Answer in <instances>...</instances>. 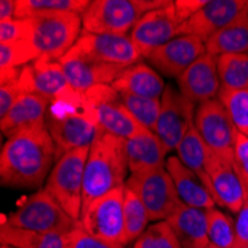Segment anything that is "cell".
I'll use <instances>...</instances> for the list:
<instances>
[{
    "label": "cell",
    "instance_id": "19",
    "mask_svg": "<svg viewBox=\"0 0 248 248\" xmlns=\"http://www.w3.org/2000/svg\"><path fill=\"white\" fill-rule=\"evenodd\" d=\"M248 9V0H208L207 5L180 27V34L196 36L207 42Z\"/></svg>",
    "mask_w": 248,
    "mask_h": 248
},
{
    "label": "cell",
    "instance_id": "10",
    "mask_svg": "<svg viewBox=\"0 0 248 248\" xmlns=\"http://www.w3.org/2000/svg\"><path fill=\"white\" fill-rule=\"evenodd\" d=\"M88 107L103 132L128 140L143 126L132 118L111 85H100L83 94Z\"/></svg>",
    "mask_w": 248,
    "mask_h": 248
},
{
    "label": "cell",
    "instance_id": "22",
    "mask_svg": "<svg viewBox=\"0 0 248 248\" xmlns=\"http://www.w3.org/2000/svg\"><path fill=\"white\" fill-rule=\"evenodd\" d=\"M165 167L172 178L177 193L185 205L199 210H211L217 207L211 193L202 185L198 175L190 171L177 156H170Z\"/></svg>",
    "mask_w": 248,
    "mask_h": 248
},
{
    "label": "cell",
    "instance_id": "1",
    "mask_svg": "<svg viewBox=\"0 0 248 248\" xmlns=\"http://www.w3.org/2000/svg\"><path fill=\"white\" fill-rule=\"evenodd\" d=\"M60 156L46 125L15 132L0 152L2 185L15 189L40 187Z\"/></svg>",
    "mask_w": 248,
    "mask_h": 248
},
{
    "label": "cell",
    "instance_id": "41",
    "mask_svg": "<svg viewBox=\"0 0 248 248\" xmlns=\"http://www.w3.org/2000/svg\"><path fill=\"white\" fill-rule=\"evenodd\" d=\"M232 248H248V199L235 218V242Z\"/></svg>",
    "mask_w": 248,
    "mask_h": 248
},
{
    "label": "cell",
    "instance_id": "40",
    "mask_svg": "<svg viewBox=\"0 0 248 248\" xmlns=\"http://www.w3.org/2000/svg\"><path fill=\"white\" fill-rule=\"evenodd\" d=\"M67 248H119V247L110 245L104 241H100L91 235H88L85 231H82L78 226L69 236Z\"/></svg>",
    "mask_w": 248,
    "mask_h": 248
},
{
    "label": "cell",
    "instance_id": "15",
    "mask_svg": "<svg viewBox=\"0 0 248 248\" xmlns=\"http://www.w3.org/2000/svg\"><path fill=\"white\" fill-rule=\"evenodd\" d=\"M73 49L97 61L116 65L121 69H128V67L140 62L143 58L131 37L119 34L82 33Z\"/></svg>",
    "mask_w": 248,
    "mask_h": 248
},
{
    "label": "cell",
    "instance_id": "45",
    "mask_svg": "<svg viewBox=\"0 0 248 248\" xmlns=\"http://www.w3.org/2000/svg\"><path fill=\"white\" fill-rule=\"evenodd\" d=\"M208 248H220V247H216V245H211V244H210V247H208Z\"/></svg>",
    "mask_w": 248,
    "mask_h": 248
},
{
    "label": "cell",
    "instance_id": "32",
    "mask_svg": "<svg viewBox=\"0 0 248 248\" xmlns=\"http://www.w3.org/2000/svg\"><path fill=\"white\" fill-rule=\"evenodd\" d=\"M40 55L31 40L0 43V70H21Z\"/></svg>",
    "mask_w": 248,
    "mask_h": 248
},
{
    "label": "cell",
    "instance_id": "14",
    "mask_svg": "<svg viewBox=\"0 0 248 248\" xmlns=\"http://www.w3.org/2000/svg\"><path fill=\"white\" fill-rule=\"evenodd\" d=\"M18 83L24 93L37 94L49 100V103L76 93L67 80L61 62L48 58H39L22 67Z\"/></svg>",
    "mask_w": 248,
    "mask_h": 248
},
{
    "label": "cell",
    "instance_id": "30",
    "mask_svg": "<svg viewBox=\"0 0 248 248\" xmlns=\"http://www.w3.org/2000/svg\"><path fill=\"white\" fill-rule=\"evenodd\" d=\"M89 0H16V19H30L39 14L75 12L83 15Z\"/></svg>",
    "mask_w": 248,
    "mask_h": 248
},
{
    "label": "cell",
    "instance_id": "17",
    "mask_svg": "<svg viewBox=\"0 0 248 248\" xmlns=\"http://www.w3.org/2000/svg\"><path fill=\"white\" fill-rule=\"evenodd\" d=\"M205 168L211 182V196L217 207H223L232 214H238L248 196L233 170L232 161L224 159L207 147Z\"/></svg>",
    "mask_w": 248,
    "mask_h": 248
},
{
    "label": "cell",
    "instance_id": "5",
    "mask_svg": "<svg viewBox=\"0 0 248 248\" xmlns=\"http://www.w3.org/2000/svg\"><path fill=\"white\" fill-rule=\"evenodd\" d=\"M2 220L14 228L40 233L70 235L79 226L45 187L19 202L16 210Z\"/></svg>",
    "mask_w": 248,
    "mask_h": 248
},
{
    "label": "cell",
    "instance_id": "23",
    "mask_svg": "<svg viewBox=\"0 0 248 248\" xmlns=\"http://www.w3.org/2000/svg\"><path fill=\"white\" fill-rule=\"evenodd\" d=\"M49 104V100L37 94H22L9 113L3 119H0L2 132L11 137L22 129L46 125Z\"/></svg>",
    "mask_w": 248,
    "mask_h": 248
},
{
    "label": "cell",
    "instance_id": "24",
    "mask_svg": "<svg viewBox=\"0 0 248 248\" xmlns=\"http://www.w3.org/2000/svg\"><path fill=\"white\" fill-rule=\"evenodd\" d=\"M167 221L177 235L182 248L210 247L207 210H199L183 204Z\"/></svg>",
    "mask_w": 248,
    "mask_h": 248
},
{
    "label": "cell",
    "instance_id": "18",
    "mask_svg": "<svg viewBox=\"0 0 248 248\" xmlns=\"http://www.w3.org/2000/svg\"><path fill=\"white\" fill-rule=\"evenodd\" d=\"M60 62L70 86L79 94H85L100 85H111L125 70L116 65L97 61L75 49H72Z\"/></svg>",
    "mask_w": 248,
    "mask_h": 248
},
{
    "label": "cell",
    "instance_id": "12",
    "mask_svg": "<svg viewBox=\"0 0 248 248\" xmlns=\"http://www.w3.org/2000/svg\"><path fill=\"white\" fill-rule=\"evenodd\" d=\"M193 125L202 141L211 152L228 161H233L236 128L218 98L202 103L196 107Z\"/></svg>",
    "mask_w": 248,
    "mask_h": 248
},
{
    "label": "cell",
    "instance_id": "31",
    "mask_svg": "<svg viewBox=\"0 0 248 248\" xmlns=\"http://www.w3.org/2000/svg\"><path fill=\"white\" fill-rule=\"evenodd\" d=\"M149 214L141 202V199L135 195L129 187L125 186L124 195V221H125V235L126 244L135 242L147 229Z\"/></svg>",
    "mask_w": 248,
    "mask_h": 248
},
{
    "label": "cell",
    "instance_id": "42",
    "mask_svg": "<svg viewBox=\"0 0 248 248\" xmlns=\"http://www.w3.org/2000/svg\"><path fill=\"white\" fill-rule=\"evenodd\" d=\"M208 0H175L174 2V8H175V14L178 21L183 22L187 21L190 16H193L198 11H201L207 5Z\"/></svg>",
    "mask_w": 248,
    "mask_h": 248
},
{
    "label": "cell",
    "instance_id": "28",
    "mask_svg": "<svg viewBox=\"0 0 248 248\" xmlns=\"http://www.w3.org/2000/svg\"><path fill=\"white\" fill-rule=\"evenodd\" d=\"M175 152H177L178 159L198 175L202 185H204L208 189V192L211 193V182H210V177H208V172L205 168L207 146L204 141H202L195 125L185 134L183 140L180 141Z\"/></svg>",
    "mask_w": 248,
    "mask_h": 248
},
{
    "label": "cell",
    "instance_id": "26",
    "mask_svg": "<svg viewBox=\"0 0 248 248\" xmlns=\"http://www.w3.org/2000/svg\"><path fill=\"white\" fill-rule=\"evenodd\" d=\"M207 54L213 57L248 54V9L231 24L218 30L205 42Z\"/></svg>",
    "mask_w": 248,
    "mask_h": 248
},
{
    "label": "cell",
    "instance_id": "43",
    "mask_svg": "<svg viewBox=\"0 0 248 248\" xmlns=\"http://www.w3.org/2000/svg\"><path fill=\"white\" fill-rule=\"evenodd\" d=\"M16 19V0H2L0 2V22Z\"/></svg>",
    "mask_w": 248,
    "mask_h": 248
},
{
    "label": "cell",
    "instance_id": "7",
    "mask_svg": "<svg viewBox=\"0 0 248 248\" xmlns=\"http://www.w3.org/2000/svg\"><path fill=\"white\" fill-rule=\"evenodd\" d=\"M88 153L89 147H82L61 155L45 183V189L78 223L82 214L83 177Z\"/></svg>",
    "mask_w": 248,
    "mask_h": 248
},
{
    "label": "cell",
    "instance_id": "13",
    "mask_svg": "<svg viewBox=\"0 0 248 248\" xmlns=\"http://www.w3.org/2000/svg\"><path fill=\"white\" fill-rule=\"evenodd\" d=\"M182 22L178 21L174 2L147 12L129 33L143 58H147L155 49L180 36Z\"/></svg>",
    "mask_w": 248,
    "mask_h": 248
},
{
    "label": "cell",
    "instance_id": "35",
    "mask_svg": "<svg viewBox=\"0 0 248 248\" xmlns=\"http://www.w3.org/2000/svg\"><path fill=\"white\" fill-rule=\"evenodd\" d=\"M218 100L228 110L236 131L248 137V89L232 91V89L221 88Z\"/></svg>",
    "mask_w": 248,
    "mask_h": 248
},
{
    "label": "cell",
    "instance_id": "29",
    "mask_svg": "<svg viewBox=\"0 0 248 248\" xmlns=\"http://www.w3.org/2000/svg\"><path fill=\"white\" fill-rule=\"evenodd\" d=\"M217 72L223 89H248V54H229L217 57Z\"/></svg>",
    "mask_w": 248,
    "mask_h": 248
},
{
    "label": "cell",
    "instance_id": "38",
    "mask_svg": "<svg viewBox=\"0 0 248 248\" xmlns=\"http://www.w3.org/2000/svg\"><path fill=\"white\" fill-rule=\"evenodd\" d=\"M233 170L238 174L241 183L248 196V137L244 134H235V147H233Z\"/></svg>",
    "mask_w": 248,
    "mask_h": 248
},
{
    "label": "cell",
    "instance_id": "2",
    "mask_svg": "<svg viewBox=\"0 0 248 248\" xmlns=\"http://www.w3.org/2000/svg\"><path fill=\"white\" fill-rule=\"evenodd\" d=\"M128 171L125 141L101 132L89 147L83 177L82 210L108 192L125 186Z\"/></svg>",
    "mask_w": 248,
    "mask_h": 248
},
{
    "label": "cell",
    "instance_id": "8",
    "mask_svg": "<svg viewBox=\"0 0 248 248\" xmlns=\"http://www.w3.org/2000/svg\"><path fill=\"white\" fill-rule=\"evenodd\" d=\"M125 186L108 192L82 210L79 228L100 241L119 248H126L124 221Z\"/></svg>",
    "mask_w": 248,
    "mask_h": 248
},
{
    "label": "cell",
    "instance_id": "3",
    "mask_svg": "<svg viewBox=\"0 0 248 248\" xmlns=\"http://www.w3.org/2000/svg\"><path fill=\"white\" fill-rule=\"evenodd\" d=\"M46 128L60 155L82 147H91L103 132L83 94L79 93H73L49 104Z\"/></svg>",
    "mask_w": 248,
    "mask_h": 248
},
{
    "label": "cell",
    "instance_id": "6",
    "mask_svg": "<svg viewBox=\"0 0 248 248\" xmlns=\"http://www.w3.org/2000/svg\"><path fill=\"white\" fill-rule=\"evenodd\" d=\"M33 43L40 58L61 61L83 33L82 15L75 12H48L30 18Z\"/></svg>",
    "mask_w": 248,
    "mask_h": 248
},
{
    "label": "cell",
    "instance_id": "20",
    "mask_svg": "<svg viewBox=\"0 0 248 248\" xmlns=\"http://www.w3.org/2000/svg\"><path fill=\"white\" fill-rule=\"evenodd\" d=\"M177 83L178 91L196 106L218 98L221 85L217 72V57L204 54L177 79Z\"/></svg>",
    "mask_w": 248,
    "mask_h": 248
},
{
    "label": "cell",
    "instance_id": "9",
    "mask_svg": "<svg viewBox=\"0 0 248 248\" xmlns=\"http://www.w3.org/2000/svg\"><path fill=\"white\" fill-rule=\"evenodd\" d=\"M125 186L141 199L149 218L155 223L168 220L183 205L167 167L129 174Z\"/></svg>",
    "mask_w": 248,
    "mask_h": 248
},
{
    "label": "cell",
    "instance_id": "25",
    "mask_svg": "<svg viewBox=\"0 0 248 248\" xmlns=\"http://www.w3.org/2000/svg\"><path fill=\"white\" fill-rule=\"evenodd\" d=\"M165 83L153 67L137 62L128 69H125L116 80L111 83V88L116 93H128L144 98H155L161 100L165 91Z\"/></svg>",
    "mask_w": 248,
    "mask_h": 248
},
{
    "label": "cell",
    "instance_id": "44",
    "mask_svg": "<svg viewBox=\"0 0 248 248\" xmlns=\"http://www.w3.org/2000/svg\"><path fill=\"white\" fill-rule=\"evenodd\" d=\"M0 248H15V247H12V245H3L2 244V247H0Z\"/></svg>",
    "mask_w": 248,
    "mask_h": 248
},
{
    "label": "cell",
    "instance_id": "21",
    "mask_svg": "<svg viewBox=\"0 0 248 248\" xmlns=\"http://www.w3.org/2000/svg\"><path fill=\"white\" fill-rule=\"evenodd\" d=\"M125 141L129 174H140L167 165L165 149L159 137L150 129L141 128Z\"/></svg>",
    "mask_w": 248,
    "mask_h": 248
},
{
    "label": "cell",
    "instance_id": "37",
    "mask_svg": "<svg viewBox=\"0 0 248 248\" xmlns=\"http://www.w3.org/2000/svg\"><path fill=\"white\" fill-rule=\"evenodd\" d=\"M21 40L33 42V27L30 19H11L0 22V43Z\"/></svg>",
    "mask_w": 248,
    "mask_h": 248
},
{
    "label": "cell",
    "instance_id": "39",
    "mask_svg": "<svg viewBox=\"0 0 248 248\" xmlns=\"http://www.w3.org/2000/svg\"><path fill=\"white\" fill-rule=\"evenodd\" d=\"M22 94L26 93L22 91L18 80L0 85V119H3L9 113L11 108L15 106V103L19 100Z\"/></svg>",
    "mask_w": 248,
    "mask_h": 248
},
{
    "label": "cell",
    "instance_id": "4",
    "mask_svg": "<svg viewBox=\"0 0 248 248\" xmlns=\"http://www.w3.org/2000/svg\"><path fill=\"white\" fill-rule=\"evenodd\" d=\"M170 0H94L82 15L83 33L129 36L135 24L150 11Z\"/></svg>",
    "mask_w": 248,
    "mask_h": 248
},
{
    "label": "cell",
    "instance_id": "33",
    "mask_svg": "<svg viewBox=\"0 0 248 248\" xmlns=\"http://www.w3.org/2000/svg\"><path fill=\"white\" fill-rule=\"evenodd\" d=\"M119 97L132 118L143 128L155 132V126L161 113V100L144 98L128 93H119Z\"/></svg>",
    "mask_w": 248,
    "mask_h": 248
},
{
    "label": "cell",
    "instance_id": "27",
    "mask_svg": "<svg viewBox=\"0 0 248 248\" xmlns=\"http://www.w3.org/2000/svg\"><path fill=\"white\" fill-rule=\"evenodd\" d=\"M70 235L40 233L27 229L14 228L2 220L0 226V241L3 245L15 248H67Z\"/></svg>",
    "mask_w": 248,
    "mask_h": 248
},
{
    "label": "cell",
    "instance_id": "16",
    "mask_svg": "<svg viewBox=\"0 0 248 248\" xmlns=\"http://www.w3.org/2000/svg\"><path fill=\"white\" fill-rule=\"evenodd\" d=\"M204 54H207L204 40L190 34H180L155 49L147 60L159 75L178 79Z\"/></svg>",
    "mask_w": 248,
    "mask_h": 248
},
{
    "label": "cell",
    "instance_id": "11",
    "mask_svg": "<svg viewBox=\"0 0 248 248\" xmlns=\"http://www.w3.org/2000/svg\"><path fill=\"white\" fill-rule=\"evenodd\" d=\"M196 107V104L187 100L172 85L165 86L155 134L162 141L167 153L177 150L185 134L193 126Z\"/></svg>",
    "mask_w": 248,
    "mask_h": 248
},
{
    "label": "cell",
    "instance_id": "34",
    "mask_svg": "<svg viewBox=\"0 0 248 248\" xmlns=\"http://www.w3.org/2000/svg\"><path fill=\"white\" fill-rule=\"evenodd\" d=\"M210 244L220 248H232L235 242V221L224 211L216 208L207 210Z\"/></svg>",
    "mask_w": 248,
    "mask_h": 248
},
{
    "label": "cell",
    "instance_id": "36",
    "mask_svg": "<svg viewBox=\"0 0 248 248\" xmlns=\"http://www.w3.org/2000/svg\"><path fill=\"white\" fill-rule=\"evenodd\" d=\"M132 248H182L177 235L167 220L156 221L132 244Z\"/></svg>",
    "mask_w": 248,
    "mask_h": 248
}]
</instances>
